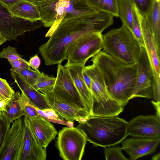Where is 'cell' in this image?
I'll return each instance as SVG.
<instances>
[{"label": "cell", "mask_w": 160, "mask_h": 160, "mask_svg": "<svg viewBox=\"0 0 160 160\" xmlns=\"http://www.w3.org/2000/svg\"><path fill=\"white\" fill-rule=\"evenodd\" d=\"M88 3L98 12L108 13L118 17L117 0H87Z\"/></svg>", "instance_id": "obj_24"}, {"label": "cell", "mask_w": 160, "mask_h": 160, "mask_svg": "<svg viewBox=\"0 0 160 160\" xmlns=\"http://www.w3.org/2000/svg\"><path fill=\"white\" fill-rule=\"evenodd\" d=\"M86 139L77 127H65L58 133L56 145L60 156L64 160H81L83 156Z\"/></svg>", "instance_id": "obj_7"}, {"label": "cell", "mask_w": 160, "mask_h": 160, "mask_svg": "<svg viewBox=\"0 0 160 160\" xmlns=\"http://www.w3.org/2000/svg\"><path fill=\"white\" fill-rule=\"evenodd\" d=\"M113 17L104 12L81 15L62 21L52 32L50 38L38 49L47 65L61 64L67 59L66 52L75 40L87 33H102L113 24Z\"/></svg>", "instance_id": "obj_1"}, {"label": "cell", "mask_w": 160, "mask_h": 160, "mask_svg": "<svg viewBox=\"0 0 160 160\" xmlns=\"http://www.w3.org/2000/svg\"><path fill=\"white\" fill-rule=\"evenodd\" d=\"M82 75L84 82L88 88L91 92V80L90 78L84 70V68L82 71Z\"/></svg>", "instance_id": "obj_37"}, {"label": "cell", "mask_w": 160, "mask_h": 160, "mask_svg": "<svg viewBox=\"0 0 160 160\" xmlns=\"http://www.w3.org/2000/svg\"><path fill=\"white\" fill-rule=\"evenodd\" d=\"M45 98L51 109L58 117L67 122L83 120L90 116L86 109L78 108L65 103L50 92L44 94Z\"/></svg>", "instance_id": "obj_14"}, {"label": "cell", "mask_w": 160, "mask_h": 160, "mask_svg": "<svg viewBox=\"0 0 160 160\" xmlns=\"http://www.w3.org/2000/svg\"><path fill=\"white\" fill-rule=\"evenodd\" d=\"M156 111V115L160 119V101L158 102H154L153 100L151 101Z\"/></svg>", "instance_id": "obj_39"}, {"label": "cell", "mask_w": 160, "mask_h": 160, "mask_svg": "<svg viewBox=\"0 0 160 160\" xmlns=\"http://www.w3.org/2000/svg\"><path fill=\"white\" fill-rule=\"evenodd\" d=\"M50 93L65 103L87 110L69 71L61 64H58L55 83Z\"/></svg>", "instance_id": "obj_9"}, {"label": "cell", "mask_w": 160, "mask_h": 160, "mask_svg": "<svg viewBox=\"0 0 160 160\" xmlns=\"http://www.w3.org/2000/svg\"><path fill=\"white\" fill-rule=\"evenodd\" d=\"M134 8L139 21L145 47L151 62L153 73V79H159L160 60L157 53L150 26L144 16L138 10L134 4Z\"/></svg>", "instance_id": "obj_16"}, {"label": "cell", "mask_w": 160, "mask_h": 160, "mask_svg": "<svg viewBox=\"0 0 160 160\" xmlns=\"http://www.w3.org/2000/svg\"><path fill=\"white\" fill-rule=\"evenodd\" d=\"M160 158V153H157L154 155L152 158V159L153 160H159Z\"/></svg>", "instance_id": "obj_41"}, {"label": "cell", "mask_w": 160, "mask_h": 160, "mask_svg": "<svg viewBox=\"0 0 160 160\" xmlns=\"http://www.w3.org/2000/svg\"><path fill=\"white\" fill-rule=\"evenodd\" d=\"M23 119V137L18 160H45L46 148L37 141L31 130L29 119L24 116Z\"/></svg>", "instance_id": "obj_13"}, {"label": "cell", "mask_w": 160, "mask_h": 160, "mask_svg": "<svg viewBox=\"0 0 160 160\" xmlns=\"http://www.w3.org/2000/svg\"><path fill=\"white\" fill-rule=\"evenodd\" d=\"M12 66L10 71L20 70L25 68H30L28 62L25 60L17 59L9 62Z\"/></svg>", "instance_id": "obj_32"}, {"label": "cell", "mask_w": 160, "mask_h": 160, "mask_svg": "<svg viewBox=\"0 0 160 160\" xmlns=\"http://www.w3.org/2000/svg\"><path fill=\"white\" fill-rule=\"evenodd\" d=\"M10 125L8 124L4 119L0 116V149L2 145L3 142L6 132L10 128Z\"/></svg>", "instance_id": "obj_33"}, {"label": "cell", "mask_w": 160, "mask_h": 160, "mask_svg": "<svg viewBox=\"0 0 160 160\" xmlns=\"http://www.w3.org/2000/svg\"><path fill=\"white\" fill-rule=\"evenodd\" d=\"M10 71L14 82L21 91L24 93L31 104L42 111L51 109L45 98L44 94L26 82L17 73Z\"/></svg>", "instance_id": "obj_18"}, {"label": "cell", "mask_w": 160, "mask_h": 160, "mask_svg": "<svg viewBox=\"0 0 160 160\" xmlns=\"http://www.w3.org/2000/svg\"><path fill=\"white\" fill-rule=\"evenodd\" d=\"M10 9L14 16L21 18L32 22L41 19L40 12L36 5L26 0L19 2Z\"/></svg>", "instance_id": "obj_21"}, {"label": "cell", "mask_w": 160, "mask_h": 160, "mask_svg": "<svg viewBox=\"0 0 160 160\" xmlns=\"http://www.w3.org/2000/svg\"><path fill=\"white\" fill-rule=\"evenodd\" d=\"M134 20L132 32L141 46L145 47L139 21L134 8Z\"/></svg>", "instance_id": "obj_30"}, {"label": "cell", "mask_w": 160, "mask_h": 160, "mask_svg": "<svg viewBox=\"0 0 160 160\" xmlns=\"http://www.w3.org/2000/svg\"><path fill=\"white\" fill-rule=\"evenodd\" d=\"M20 101L24 116L30 119L40 115L37 109L29 102L28 99L22 91H21L20 93Z\"/></svg>", "instance_id": "obj_26"}, {"label": "cell", "mask_w": 160, "mask_h": 160, "mask_svg": "<svg viewBox=\"0 0 160 160\" xmlns=\"http://www.w3.org/2000/svg\"><path fill=\"white\" fill-rule=\"evenodd\" d=\"M11 98L0 101V116L5 111L6 104Z\"/></svg>", "instance_id": "obj_38"}, {"label": "cell", "mask_w": 160, "mask_h": 160, "mask_svg": "<svg viewBox=\"0 0 160 160\" xmlns=\"http://www.w3.org/2000/svg\"><path fill=\"white\" fill-rule=\"evenodd\" d=\"M102 38L103 52L126 64L137 63L142 46L127 27L112 29Z\"/></svg>", "instance_id": "obj_5"}, {"label": "cell", "mask_w": 160, "mask_h": 160, "mask_svg": "<svg viewBox=\"0 0 160 160\" xmlns=\"http://www.w3.org/2000/svg\"></svg>", "instance_id": "obj_43"}, {"label": "cell", "mask_w": 160, "mask_h": 160, "mask_svg": "<svg viewBox=\"0 0 160 160\" xmlns=\"http://www.w3.org/2000/svg\"><path fill=\"white\" fill-rule=\"evenodd\" d=\"M34 3L40 12V21L43 26L50 27L46 37H49L63 20L98 12L87 0H45Z\"/></svg>", "instance_id": "obj_4"}, {"label": "cell", "mask_w": 160, "mask_h": 160, "mask_svg": "<svg viewBox=\"0 0 160 160\" xmlns=\"http://www.w3.org/2000/svg\"><path fill=\"white\" fill-rule=\"evenodd\" d=\"M17 73L22 79L33 86L42 72L31 69L25 68L20 70L11 71Z\"/></svg>", "instance_id": "obj_27"}, {"label": "cell", "mask_w": 160, "mask_h": 160, "mask_svg": "<svg viewBox=\"0 0 160 160\" xmlns=\"http://www.w3.org/2000/svg\"><path fill=\"white\" fill-rule=\"evenodd\" d=\"M91 60L101 75L109 96L126 105L133 98L137 76V63L126 64L101 51Z\"/></svg>", "instance_id": "obj_2"}, {"label": "cell", "mask_w": 160, "mask_h": 160, "mask_svg": "<svg viewBox=\"0 0 160 160\" xmlns=\"http://www.w3.org/2000/svg\"><path fill=\"white\" fill-rule=\"evenodd\" d=\"M7 41V39L0 33V46Z\"/></svg>", "instance_id": "obj_40"}, {"label": "cell", "mask_w": 160, "mask_h": 160, "mask_svg": "<svg viewBox=\"0 0 160 160\" xmlns=\"http://www.w3.org/2000/svg\"><path fill=\"white\" fill-rule=\"evenodd\" d=\"M24 0H0V2L10 9L19 2Z\"/></svg>", "instance_id": "obj_36"}, {"label": "cell", "mask_w": 160, "mask_h": 160, "mask_svg": "<svg viewBox=\"0 0 160 160\" xmlns=\"http://www.w3.org/2000/svg\"><path fill=\"white\" fill-rule=\"evenodd\" d=\"M23 133V119L14 121L8 130L0 149V160H18Z\"/></svg>", "instance_id": "obj_11"}, {"label": "cell", "mask_w": 160, "mask_h": 160, "mask_svg": "<svg viewBox=\"0 0 160 160\" xmlns=\"http://www.w3.org/2000/svg\"><path fill=\"white\" fill-rule=\"evenodd\" d=\"M27 0L34 3L36 2L41 1H43V0Z\"/></svg>", "instance_id": "obj_42"}, {"label": "cell", "mask_w": 160, "mask_h": 160, "mask_svg": "<svg viewBox=\"0 0 160 160\" xmlns=\"http://www.w3.org/2000/svg\"><path fill=\"white\" fill-rule=\"evenodd\" d=\"M0 58L7 59L9 62L17 59L24 60L18 54L16 48L10 46L3 48L1 51L0 52Z\"/></svg>", "instance_id": "obj_29"}, {"label": "cell", "mask_w": 160, "mask_h": 160, "mask_svg": "<svg viewBox=\"0 0 160 160\" xmlns=\"http://www.w3.org/2000/svg\"><path fill=\"white\" fill-rule=\"evenodd\" d=\"M128 136L149 138H160V119L156 115H140L128 123Z\"/></svg>", "instance_id": "obj_12"}, {"label": "cell", "mask_w": 160, "mask_h": 160, "mask_svg": "<svg viewBox=\"0 0 160 160\" xmlns=\"http://www.w3.org/2000/svg\"><path fill=\"white\" fill-rule=\"evenodd\" d=\"M20 96L19 92H15L7 104L5 111L2 113L1 116L9 124L24 116L20 101Z\"/></svg>", "instance_id": "obj_22"}, {"label": "cell", "mask_w": 160, "mask_h": 160, "mask_svg": "<svg viewBox=\"0 0 160 160\" xmlns=\"http://www.w3.org/2000/svg\"><path fill=\"white\" fill-rule=\"evenodd\" d=\"M85 66L82 65L64 66L69 71L86 108L91 115L92 97L91 92L87 86L83 78L82 71Z\"/></svg>", "instance_id": "obj_19"}, {"label": "cell", "mask_w": 160, "mask_h": 160, "mask_svg": "<svg viewBox=\"0 0 160 160\" xmlns=\"http://www.w3.org/2000/svg\"><path fill=\"white\" fill-rule=\"evenodd\" d=\"M78 122L76 127L84 134L87 141L95 146L115 145L128 136V122L118 116H90Z\"/></svg>", "instance_id": "obj_3"}, {"label": "cell", "mask_w": 160, "mask_h": 160, "mask_svg": "<svg viewBox=\"0 0 160 160\" xmlns=\"http://www.w3.org/2000/svg\"><path fill=\"white\" fill-rule=\"evenodd\" d=\"M29 119L30 127L37 141L46 148L56 137L58 131L53 125L41 115Z\"/></svg>", "instance_id": "obj_17"}, {"label": "cell", "mask_w": 160, "mask_h": 160, "mask_svg": "<svg viewBox=\"0 0 160 160\" xmlns=\"http://www.w3.org/2000/svg\"><path fill=\"white\" fill-rule=\"evenodd\" d=\"M42 25L41 21L32 22L14 16L0 2V33L8 40L16 39L18 36Z\"/></svg>", "instance_id": "obj_8"}, {"label": "cell", "mask_w": 160, "mask_h": 160, "mask_svg": "<svg viewBox=\"0 0 160 160\" xmlns=\"http://www.w3.org/2000/svg\"><path fill=\"white\" fill-rule=\"evenodd\" d=\"M137 73L132 98H152L153 73L151 62L146 48L142 46L137 62Z\"/></svg>", "instance_id": "obj_10"}, {"label": "cell", "mask_w": 160, "mask_h": 160, "mask_svg": "<svg viewBox=\"0 0 160 160\" xmlns=\"http://www.w3.org/2000/svg\"><path fill=\"white\" fill-rule=\"evenodd\" d=\"M144 16L150 26L158 57L160 58V0H154Z\"/></svg>", "instance_id": "obj_20"}, {"label": "cell", "mask_w": 160, "mask_h": 160, "mask_svg": "<svg viewBox=\"0 0 160 160\" xmlns=\"http://www.w3.org/2000/svg\"><path fill=\"white\" fill-rule=\"evenodd\" d=\"M28 63L30 67L34 70L40 72L38 68L41 64V60L37 54L31 58Z\"/></svg>", "instance_id": "obj_35"}, {"label": "cell", "mask_w": 160, "mask_h": 160, "mask_svg": "<svg viewBox=\"0 0 160 160\" xmlns=\"http://www.w3.org/2000/svg\"><path fill=\"white\" fill-rule=\"evenodd\" d=\"M0 89L5 93L9 98H11L15 93L6 80L0 78Z\"/></svg>", "instance_id": "obj_34"}, {"label": "cell", "mask_w": 160, "mask_h": 160, "mask_svg": "<svg viewBox=\"0 0 160 160\" xmlns=\"http://www.w3.org/2000/svg\"><path fill=\"white\" fill-rule=\"evenodd\" d=\"M102 36L101 33L91 32L75 40L67 49L68 61L64 66L85 65L89 59L102 49Z\"/></svg>", "instance_id": "obj_6"}, {"label": "cell", "mask_w": 160, "mask_h": 160, "mask_svg": "<svg viewBox=\"0 0 160 160\" xmlns=\"http://www.w3.org/2000/svg\"><path fill=\"white\" fill-rule=\"evenodd\" d=\"M160 142V138L153 139L133 137L122 141L121 148L128 154L129 159L136 160L153 153Z\"/></svg>", "instance_id": "obj_15"}, {"label": "cell", "mask_w": 160, "mask_h": 160, "mask_svg": "<svg viewBox=\"0 0 160 160\" xmlns=\"http://www.w3.org/2000/svg\"><path fill=\"white\" fill-rule=\"evenodd\" d=\"M56 79V77L50 76L42 72L33 87L43 94L50 93L53 88Z\"/></svg>", "instance_id": "obj_25"}, {"label": "cell", "mask_w": 160, "mask_h": 160, "mask_svg": "<svg viewBox=\"0 0 160 160\" xmlns=\"http://www.w3.org/2000/svg\"><path fill=\"white\" fill-rule=\"evenodd\" d=\"M138 10L144 16L149 11L154 0H132Z\"/></svg>", "instance_id": "obj_31"}, {"label": "cell", "mask_w": 160, "mask_h": 160, "mask_svg": "<svg viewBox=\"0 0 160 160\" xmlns=\"http://www.w3.org/2000/svg\"><path fill=\"white\" fill-rule=\"evenodd\" d=\"M118 17L122 25L132 32L133 28L134 12V3L132 0H117Z\"/></svg>", "instance_id": "obj_23"}, {"label": "cell", "mask_w": 160, "mask_h": 160, "mask_svg": "<svg viewBox=\"0 0 160 160\" xmlns=\"http://www.w3.org/2000/svg\"><path fill=\"white\" fill-rule=\"evenodd\" d=\"M120 146H108L105 148V157L107 160H128L123 154Z\"/></svg>", "instance_id": "obj_28"}]
</instances>
